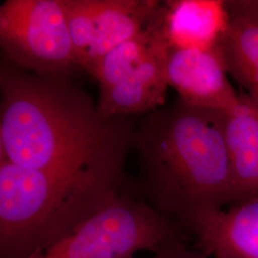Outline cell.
Listing matches in <instances>:
<instances>
[{"mask_svg":"<svg viewBox=\"0 0 258 258\" xmlns=\"http://www.w3.org/2000/svg\"><path fill=\"white\" fill-rule=\"evenodd\" d=\"M152 258H162V252H160V253H157V254H154V256H153Z\"/></svg>","mask_w":258,"mask_h":258,"instance_id":"obj_14","label":"cell"},{"mask_svg":"<svg viewBox=\"0 0 258 258\" xmlns=\"http://www.w3.org/2000/svg\"><path fill=\"white\" fill-rule=\"evenodd\" d=\"M228 21L226 0L163 1V28L170 48L216 49Z\"/></svg>","mask_w":258,"mask_h":258,"instance_id":"obj_11","label":"cell"},{"mask_svg":"<svg viewBox=\"0 0 258 258\" xmlns=\"http://www.w3.org/2000/svg\"><path fill=\"white\" fill-rule=\"evenodd\" d=\"M5 59L41 77L71 78L77 62L63 0H6L0 6Z\"/></svg>","mask_w":258,"mask_h":258,"instance_id":"obj_5","label":"cell"},{"mask_svg":"<svg viewBox=\"0 0 258 258\" xmlns=\"http://www.w3.org/2000/svg\"><path fill=\"white\" fill-rule=\"evenodd\" d=\"M130 185L124 167L58 171L0 159V258L45 250Z\"/></svg>","mask_w":258,"mask_h":258,"instance_id":"obj_3","label":"cell"},{"mask_svg":"<svg viewBox=\"0 0 258 258\" xmlns=\"http://www.w3.org/2000/svg\"><path fill=\"white\" fill-rule=\"evenodd\" d=\"M227 30L218 45L228 74L258 100V0H226Z\"/></svg>","mask_w":258,"mask_h":258,"instance_id":"obj_12","label":"cell"},{"mask_svg":"<svg viewBox=\"0 0 258 258\" xmlns=\"http://www.w3.org/2000/svg\"><path fill=\"white\" fill-rule=\"evenodd\" d=\"M186 232L157 212L131 184L68 235L30 258H133L185 243Z\"/></svg>","mask_w":258,"mask_h":258,"instance_id":"obj_4","label":"cell"},{"mask_svg":"<svg viewBox=\"0 0 258 258\" xmlns=\"http://www.w3.org/2000/svg\"><path fill=\"white\" fill-rule=\"evenodd\" d=\"M168 48H164L152 55L119 83L99 89L100 96L97 106L102 117L147 115L166 104Z\"/></svg>","mask_w":258,"mask_h":258,"instance_id":"obj_9","label":"cell"},{"mask_svg":"<svg viewBox=\"0 0 258 258\" xmlns=\"http://www.w3.org/2000/svg\"><path fill=\"white\" fill-rule=\"evenodd\" d=\"M223 129L234 205L258 196V100L239 93L236 103L223 111Z\"/></svg>","mask_w":258,"mask_h":258,"instance_id":"obj_8","label":"cell"},{"mask_svg":"<svg viewBox=\"0 0 258 258\" xmlns=\"http://www.w3.org/2000/svg\"><path fill=\"white\" fill-rule=\"evenodd\" d=\"M70 79L29 73L2 57L0 159L58 171L124 167L134 117H102Z\"/></svg>","mask_w":258,"mask_h":258,"instance_id":"obj_1","label":"cell"},{"mask_svg":"<svg viewBox=\"0 0 258 258\" xmlns=\"http://www.w3.org/2000/svg\"><path fill=\"white\" fill-rule=\"evenodd\" d=\"M192 235L211 257L258 258V196L207 218Z\"/></svg>","mask_w":258,"mask_h":258,"instance_id":"obj_10","label":"cell"},{"mask_svg":"<svg viewBox=\"0 0 258 258\" xmlns=\"http://www.w3.org/2000/svg\"><path fill=\"white\" fill-rule=\"evenodd\" d=\"M132 148L138 155L137 192L186 233L232 204L223 111L178 97L140 121Z\"/></svg>","mask_w":258,"mask_h":258,"instance_id":"obj_2","label":"cell"},{"mask_svg":"<svg viewBox=\"0 0 258 258\" xmlns=\"http://www.w3.org/2000/svg\"><path fill=\"white\" fill-rule=\"evenodd\" d=\"M221 54L216 49L168 48L166 76L168 87L189 105L227 111L238 100L228 80Z\"/></svg>","mask_w":258,"mask_h":258,"instance_id":"obj_7","label":"cell"},{"mask_svg":"<svg viewBox=\"0 0 258 258\" xmlns=\"http://www.w3.org/2000/svg\"><path fill=\"white\" fill-rule=\"evenodd\" d=\"M162 258H212L198 249H189L183 243L162 251Z\"/></svg>","mask_w":258,"mask_h":258,"instance_id":"obj_13","label":"cell"},{"mask_svg":"<svg viewBox=\"0 0 258 258\" xmlns=\"http://www.w3.org/2000/svg\"><path fill=\"white\" fill-rule=\"evenodd\" d=\"M161 3L156 0H63L80 68L92 74L108 52L146 29Z\"/></svg>","mask_w":258,"mask_h":258,"instance_id":"obj_6","label":"cell"}]
</instances>
